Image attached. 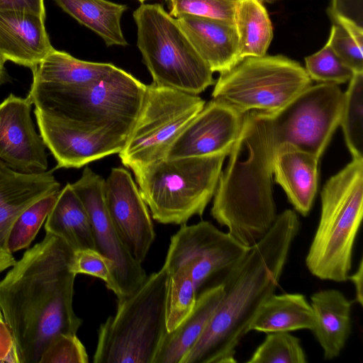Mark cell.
Wrapping results in <instances>:
<instances>
[{"mask_svg":"<svg viewBox=\"0 0 363 363\" xmlns=\"http://www.w3.org/2000/svg\"><path fill=\"white\" fill-rule=\"evenodd\" d=\"M235 28L240 61L266 55L273 38V28L262 1L240 0L235 12Z\"/></svg>","mask_w":363,"mask_h":363,"instance_id":"83f0119b","label":"cell"},{"mask_svg":"<svg viewBox=\"0 0 363 363\" xmlns=\"http://www.w3.org/2000/svg\"><path fill=\"white\" fill-rule=\"evenodd\" d=\"M69 16L100 36L107 46L128 45L121 25L125 4L107 0H54Z\"/></svg>","mask_w":363,"mask_h":363,"instance_id":"4316f807","label":"cell"},{"mask_svg":"<svg viewBox=\"0 0 363 363\" xmlns=\"http://www.w3.org/2000/svg\"><path fill=\"white\" fill-rule=\"evenodd\" d=\"M326 43L354 73L363 72V48L340 25L333 23Z\"/></svg>","mask_w":363,"mask_h":363,"instance_id":"8d00e7d4","label":"cell"},{"mask_svg":"<svg viewBox=\"0 0 363 363\" xmlns=\"http://www.w3.org/2000/svg\"><path fill=\"white\" fill-rule=\"evenodd\" d=\"M300 230L286 209L245 257L223 276V298L203 333L181 363H234L236 348L264 301L274 294Z\"/></svg>","mask_w":363,"mask_h":363,"instance_id":"7a4b0ae2","label":"cell"},{"mask_svg":"<svg viewBox=\"0 0 363 363\" xmlns=\"http://www.w3.org/2000/svg\"><path fill=\"white\" fill-rule=\"evenodd\" d=\"M59 192L45 196L28 207L17 218L9 238L12 253L28 247L51 211Z\"/></svg>","mask_w":363,"mask_h":363,"instance_id":"4dcf8cb0","label":"cell"},{"mask_svg":"<svg viewBox=\"0 0 363 363\" xmlns=\"http://www.w3.org/2000/svg\"><path fill=\"white\" fill-rule=\"evenodd\" d=\"M133 16L137 26V45L153 84L194 95L215 84L212 70L176 18L161 4H142Z\"/></svg>","mask_w":363,"mask_h":363,"instance_id":"ba28073f","label":"cell"},{"mask_svg":"<svg viewBox=\"0 0 363 363\" xmlns=\"http://www.w3.org/2000/svg\"><path fill=\"white\" fill-rule=\"evenodd\" d=\"M226 156L164 158L134 171L151 217L182 225L201 216L214 196Z\"/></svg>","mask_w":363,"mask_h":363,"instance_id":"52a82bcc","label":"cell"},{"mask_svg":"<svg viewBox=\"0 0 363 363\" xmlns=\"http://www.w3.org/2000/svg\"><path fill=\"white\" fill-rule=\"evenodd\" d=\"M0 10L30 12L45 18L44 0H0Z\"/></svg>","mask_w":363,"mask_h":363,"instance_id":"ab89813d","label":"cell"},{"mask_svg":"<svg viewBox=\"0 0 363 363\" xmlns=\"http://www.w3.org/2000/svg\"><path fill=\"white\" fill-rule=\"evenodd\" d=\"M43 17L30 12L0 10V55L33 69L54 48Z\"/></svg>","mask_w":363,"mask_h":363,"instance_id":"d6986e66","label":"cell"},{"mask_svg":"<svg viewBox=\"0 0 363 363\" xmlns=\"http://www.w3.org/2000/svg\"><path fill=\"white\" fill-rule=\"evenodd\" d=\"M0 363H20L12 332L0 308Z\"/></svg>","mask_w":363,"mask_h":363,"instance_id":"f35d334b","label":"cell"},{"mask_svg":"<svg viewBox=\"0 0 363 363\" xmlns=\"http://www.w3.org/2000/svg\"><path fill=\"white\" fill-rule=\"evenodd\" d=\"M223 292L222 284L201 292L191 313L174 330L165 333L152 363H181L203 333Z\"/></svg>","mask_w":363,"mask_h":363,"instance_id":"603a6c76","label":"cell"},{"mask_svg":"<svg viewBox=\"0 0 363 363\" xmlns=\"http://www.w3.org/2000/svg\"><path fill=\"white\" fill-rule=\"evenodd\" d=\"M138 1H140V2H141V3H143V2H144V1H146V0H138Z\"/></svg>","mask_w":363,"mask_h":363,"instance_id":"ee69618b","label":"cell"},{"mask_svg":"<svg viewBox=\"0 0 363 363\" xmlns=\"http://www.w3.org/2000/svg\"><path fill=\"white\" fill-rule=\"evenodd\" d=\"M105 202L108 216L130 255L142 264L155 239L149 208L131 174L113 167L105 180Z\"/></svg>","mask_w":363,"mask_h":363,"instance_id":"9a60e30c","label":"cell"},{"mask_svg":"<svg viewBox=\"0 0 363 363\" xmlns=\"http://www.w3.org/2000/svg\"><path fill=\"white\" fill-rule=\"evenodd\" d=\"M145 89V84L115 66L101 79L84 86L32 82L28 97L36 108L79 126L113 127L128 135Z\"/></svg>","mask_w":363,"mask_h":363,"instance_id":"277c9868","label":"cell"},{"mask_svg":"<svg viewBox=\"0 0 363 363\" xmlns=\"http://www.w3.org/2000/svg\"><path fill=\"white\" fill-rule=\"evenodd\" d=\"M312 85L306 69L284 55L242 59L220 73L212 96L244 114L250 111L274 113Z\"/></svg>","mask_w":363,"mask_h":363,"instance_id":"9c48e42d","label":"cell"},{"mask_svg":"<svg viewBox=\"0 0 363 363\" xmlns=\"http://www.w3.org/2000/svg\"><path fill=\"white\" fill-rule=\"evenodd\" d=\"M71 185L89 214L95 250L113 264L115 294L121 301L137 290L147 275L142 264L130 255L111 222L105 202V179L85 167L80 178Z\"/></svg>","mask_w":363,"mask_h":363,"instance_id":"4fadbf2b","label":"cell"},{"mask_svg":"<svg viewBox=\"0 0 363 363\" xmlns=\"http://www.w3.org/2000/svg\"><path fill=\"white\" fill-rule=\"evenodd\" d=\"M45 230L64 240L73 251L95 249L89 214L69 183L60 191Z\"/></svg>","mask_w":363,"mask_h":363,"instance_id":"cb8c5ba5","label":"cell"},{"mask_svg":"<svg viewBox=\"0 0 363 363\" xmlns=\"http://www.w3.org/2000/svg\"><path fill=\"white\" fill-rule=\"evenodd\" d=\"M165 269L167 273L165 299L166 326L167 332H171L193 311L197 294L187 266L179 265Z\"/></svg>","mask_w":363,"mask_h":363,"instance_id":"f1b7e54d","label":"cell"},{"mask_svg":"<svg viewBox=\"0 0 363 363\" xmlns=\"http://www.w3.org/2000/svg\"><path fill=\"white\" fill-rule=\"evenodd\" d=\"M343 105L344 93L337 84L319 83L271 115L286 145L320 158L340 125Z\"/></svg>","mask_w":363,"mask_h":363,"instance_id":"7c38bea8","label":"cell"},{"mask_svg":"<svg viewBox=\"0 0 363 363\" xmlns=\"http://www.w3.org/2000/svg\"><path fill=\"white\" fill-rule=\"evenodd\" d=\"M305 69L311 80L320 83L343 84L354 72L325 45L318 52L305 57Z\"/></svg>","mask_w":363,"mask_h":363,"instance_id":"d6a6232c","label":"cell"},{"mask_svg":"<svg viewBox=\"0 0 363 363\" xmlns=\"http://www.w3.org/2000/svg\"><path fill=\"white\" fill-rule=\"evenodd\" d=\"M315 315L311 330L322 348L325 359L337 357L344 349L352 330L350 300L340 291L320 290L311 296Z\"/></svg>","mask_w":363,"mask_h":363,"instance_id":"7402d4cb","label":"cell"},{"mask_svg":"<svg viewBox=\"0 0 363 363\" xmlns=\"http://www.w3.org/2000/svg\"><path fill=\"white\" fill-rule=\"evenodd\" d=\"M243 115L228 104L213 99L181 132L166 158L228 155L238 136Z\"/></svg>","mask_w":363,"mask_h":363,"instance_id":"e0dca14e","label":"cell"},{"mask_svg":"<svg viewBox=\"0 0 363 363\" xmlns=\"http://www.w3.org/2000/svg\"><path fill=\"white\" fill-rule=\"evenodd\" d=\"M40 135L57 161L56 168H80L118 153L128 134L113 127L84 128L35 109Z\"/></svg>","mask_w":363,"mask_h":363,"instance_id":"5bb4252c","label":"cell"},{"mask_svg":"<svg viewBox=\"0 0 363 363\" xmlns=\"http://www.w3.org/2000/svg\"><path fill=\"white\" fill-rule=\"evenodd\" d=\"M60 191L52 171L26 174L0 160V274L16 262L9 248V238L19 216L40 199Z\"/></svg>","mask_w":363,"mask_h":363,"instance_id":"ac0fdd59","label":"cell"},{"mask_svg":"<svg viewBox=\"0 0 363 363\" xmlns=\"http://www.w3.org/2000/svg\"><path fill=\"white\" fill-rule=\"evenodd\" d=\"M206 102L198 95L146 85L141 107L125 143L118 152L133 172L164 159L177 138Z\"/></svg>","mask_w":363,"mask_h":363,"instance_id":"30bf717a","label":"cell"},{"mask_svg":"<svg viewBox=\"0 0 363 363\" xmlns=\"http://www.w3.org/2000/svg\"><path fill=\"white\" fill-rule=\"evenodd\" d=\"M300 339L289 332L269 333L247 363H306Z\"/></svg>","mask_w":363,"mask_h":363,"instance_id":"1f68e13d","label":"cell"},{"mask_svg":"<svg viewBox=\"0 0 363 363\" xmlns=\"http://www.w3.org/2000/svg\"><path fill=\"white\" fill-rule=\"evenodd\" d=\"M327 12L333 22L345 19L363 28V0H330Z\"/></svg>","mask_w":363,"mask_h":363,"instance_id":"74e56055","label":"cell"},{"mask_svg":"<svg viewBox=\"0 0 363 363\" xmlns=\"http://www.w3.org/2000/svg\"><path fill=\"white\" fill-rule=\"evenodd\" d=\"M248 249L208 221L183 224L171 238L163 267L187 266L198 296L218 284L217 278L239 262Z\"/></svg>","mask_w":363,"mask_h":363,"instance_id":"8fae6325","label":"cell"},{"mask_svg":"<svg viewBox=\"0 0 363 363\" xmlns=\"http://www.w3.org/2000/svg\"><path fill=\"white\" fill-rule=\"evenodd\" d=\"M73 252L64 240L46 233L0 280V308L20 363H38L53 337L77 334L82 324L73 308Z\"/></svg>","mask_w":363,"mask_h":363,"instance_id":"6da1fadb","label":"cell"},{"mask_svg":"<svg viewBox=\"0 0 363 363\" xmlns=\"http://www.w3.org/2000/svg\"><path fill=\"white\" fill-rule=\"evenodd\" d=\"M260 1H262L263 2V1H271L272 0H260Z\"/></svg>","mask_w":363,"mask_h":363,"instance_id":"7bdbcfd3","label":"cell"},{"mask_svg":"<svg viewBox=\"0 0 363 363\" xmlns=\"http://www.w3.org/2000/svg\"><path fill=\"white\" fill-rule=\"evenodd\" d=\"M164 267L147 275L131 295L118 301L116 313L98 330L94 363H152L167 332Z\"/></svg>","mask_w":363,"mask_h":363,"instance_id":"8992f818","label":"cell"},{"mask_svg":"<svg viewBox=\"0 0 363 363\" xmlns=\"http://www.w3.org/2000/svg\"><path fill=\"white\" fill-rule=\"evenodd\" d=\"M86 349L76 334H60L44 349L38 363H87Z\"/></svg>","mask_w":363,"mask_h":363,"instance_id":"d590c367","label":"cell"},{"mask_svg":"<svg viewBox=\"0 0 363 363\" xmlns=\"http://www.w3.org/2000/svg\"><path fill=\"white\" fill-rule=\"evenodd\" d=\"M240 0H166L169 13L177 18L183 14L220 20L235 25Z\"/></svg>","mask_w":363,"mask_h":363,"instance_id":"836d02e7","label":"cell"},{"mask_svg":"<svg viewBox=\"0 0 363 363\" xmlns=\"http://www.w3.org/2000/svg\"><path fill=\"white\" fill-rule=\"evenodd\" d=\"M282 145L270 113H244L228 164L218 179L211 215L245 247L264 236L278 215L272 174L274 157Z\"/></svg>","mask_w":363,"mask_h":363,"instance_id":"3957f363","label":"cell"},{"mask_svg":"<svg viewBox=\"0 0 363 363\" xmlns=\"http://www.w3.org/2000/svg\"><path fill=\"white\" fill-rule=\"evenodd\" d=\"M5 61L3 60L1 56L0 55V82L2 79L4 75V64Z\"/></svg>","mask_w":363,"mask_h":363,"instance_id":"b9f144b4","label":"cell"},{"mask_svg":"<svg viewBox=\"0 0 363 363\" xmlns=\"http://www.w3.org/2000/svg\"><path fill=\"white\" fill-rule=\"evenodd\" d=\"M340 125L352 159H363V72L349 81Z\"/></svg>","mask_w":363,"mask_h":363,"instance_id":"f546056e","label":"cell"},{"mask_svg":"<svg viewBox=\"0 0 363 363\" xmlns=\"http://www.w3.org/2000/svg\"><path fill=\"white\" fill-rule=\"evenodd\" d=\"M318 228L306 265L310 273L336 282L348 280L363 215V159H352L331 177L320 193Z\"/></svg>","mask_w":363,"mask_h":363,"instance_id":"5b68a950","label":"cell"},{"mask_svg":"<svg viewBox=\"0 0 363 363\" xmlns=\"http://www.w3.org/2000/svg\"><path fill=\"white\" fill-rule=\"evenodd\" d=\"M319 158L289 145H282L273 163L274 180L284 190L295 210L310 212L317 192Z\"/></svg>","mask_w":363,"mask_h":363,"instance_id":"44dd1931","label":"cell"},{"mask_svg":"<svg viewBox=\"0 0 363 363\" xmlns=\"http://www.w3.org/2000/svg\"><path fill=\"white\" fill-rule=\"evenodd\" d=\"M348 280L354 284L355 289V301L360 306L363 304V261L361 258L359 267L353 274H350Z\"/></svg>","mask_w":363,"mask_h":363,"instance_id":"60d3db41","label":"cell"},{"mask_svg":"<svg viewBox=\"0 0 363 363\" xmlns=\"http://www.w3.org/2000/svg\"><path fill=\"white\" fill-rule=\"evenodd\" d=\"M315 315L311 303L298 293L272 294L262 305L249 330L264 333L312 330Z\"/></svg>","mask_w":363,"mask_h":363,"instance_id":"d4e9b609","label":"cell"},{"mask_svg":"<svg viewBox=\"0 0 363 363\" xmlns=\"http://www.w3.org/2000/svg\"><path fill=\"white\" fill-rule=\"evenodd\" d=\"M33 104L27 96L11 94L0 104V160L21 173L47 171L45 144L33 125Z\"/></svg>","mask_w":363,"mask_h":363,"instance_id":"2e32d148","label":"cell"},{"mask_svg":"<svg viewBox=\"0 0 363 363\" xmlns=\"http://www.w3.org/2000/svg\"><path fill=\"white\" fill-rule=\"evenodd\" d=\"M69 270L75 275L83 274L101 279L106 287L116 293L113 280L112 262L95 249L86 248L73 252Z\"/></svg>","mask_w":363,"mask_h":363,"instance_id":"e575fe53","label":"cell"},{"mask_svg":"<svg viewBox=\"0 0 363 363\" xmlns=\"http://www.w3.org/2000/svg\"><path fill=\"white\" fill-rule=\"evenodd\" d=\"M115 67L111 63L81 60L55 48L33 69V82L61 86H79L103 77Z\"/></svg>","mask_w":363,"mask_h":363,"instance_id":"484cf974","label":"cell"},{"mask_svg":"<svg viewBox=\"0 0 363 363\" xmlns=\"http://www.w3.org/2000/svg\"><path fill=\"white\" fill-rule=\"evenodd\" d=\"M181 29L213 72L232 69L240 61L235 25L189 14L176 18Z\"/></svg>","mask_w":363,"mask_h":363,"instance_id":"ffe728a7","label":"cell"}]
</instances>
